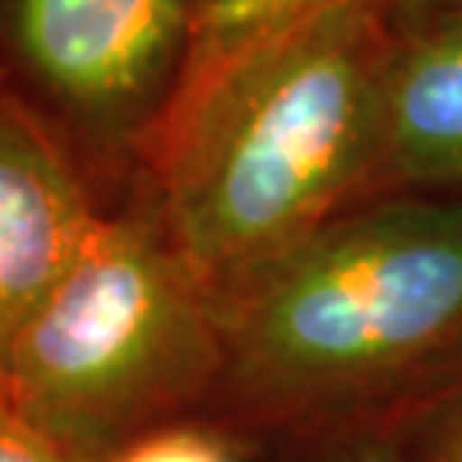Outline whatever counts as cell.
I'll list each match as a JSON object with an SVG mask.
<instances>
[{
    "label": "cell",
    "instance_id": "obj_1",
    "mask_svg": "<svg viewBox=\"0 0 462 462\" xmlns=\"http://www.w3.org/2000/svg\"><path fill=\"white\" fill-rule=\"evenodd\" d=\"M209 411L254 456L401 429L462 356V199L360 202L216 298Z\"/></svg>",
    "mask_w": 462,
    "mask_h": 462
},
{
    "label": "cell",
    "instance_id": "obj_2",
    "mask_svg": "<svg viewBox=\"0 0 462 462\" xmlns=\"http://www.w3.org/2000/svg\"><path fill=\"white\" fill-rule=\"evenodd\" d=\"M394 38L383 0H346L250 51L165 131L148 196L213 298L380 199Z\"/></svg>",
    "mask_w": 462,
    "mask_h": 462
},
{
    "label": "cell",
    "instance_id": "obj_3",
    "mask_svg": "<svg viewBox=\"0 0 462 462\" xmlns=\"http://www.w3.org/2000/svg\"><path fill=\"white\" fill-rule=\"evenodd\" d=\"M223 374L213 291L151 196L103 216L89 247L4 349L7 414L69 462L206 414Z\"/></svg>",
    "mask_w": 462,
    "mask_h": 462
},
{
    "label": "cell",
    "instance_id": "obj_4",
    "mask_svg": "<svg viewBox=\"0 0 462 462\" xmlns=\"http://www.w3.org/2000/svg\"><path fill=\"white\" fill-rule=\"evenodd\" d=\"M189 62V0H0V99L69 158L103 213L148 192Z\"/></svg>",
    "mask_w": 462,
    "mask_h": 462
},
{
    "label": "cell",
    "instance_id": "obj_5",
    "mask_svg": "<svg viewBox=\"0 0 462 462\" xmlns=\"http://www.w3.org/2000/svg\"><path fill=\"white\" fill-rule=\"evenodd\" d=\"M103 216L66 154L0 99V356L89 247Z\"/></svg>",
    "mask_w": 462,
    "mask_h": 462
},
{
    "label": "cell",
    "instance_id": "obj_6",
    "mask_svg": "<svg viewBox=\"0 0 462 462\" xmlns=\"http://www.w3.org/2000/svg\"><path fill=\"white\" fill-rule=\"evenodd\" d=\"M394 34L380 196L462 199V28Z\"/></svg>",
    "mask_w": 462,
    "mask_h": 462
},
{
    "label": "cell",
    "instance_id": "obj_7",
    "mask_svg": "<svg viewBox=\"0 0 462 462\" xmlns=\"http://www.w3.org/2000/svg\"><path fill=\"white\" fill-rule=\"evenodd\" d=\"M339 4L346 0H189V62L168 127L250 51Z\"/></svg>",
    "mask_w": 462,
    "mask_h": 462
},
{
    "label": "cell",
    "instance_id": "obj_8",
    "mask_svg": "<svg viewBox=\"0 0 462 462\" xmlns=\"http://www.w3.org/2000/svg\"><path fill=\"white\" fill-rule=\"evenodd\" d=\"M103 462H257V456L213 414H189L124 442Z\"/></svg>",
    "mask_w": 462,
    "mask_h": 462
},
{
    "label": "cell",
    "instance_id": "obj_9",
    "mask_svg": "<svg viewBox=\"0 0 462 462\" xmlns=\"http://www.w3.org/2000/svg\"><path fill=\"white\" fill-rule=\"evenodd\" d=\"M401 462H462V356L397 429Z\"/></svg>",
    "mask_w": 462,
    "mask_h": 462
},
{
    "label": "cell",
    "instance_id": "obj_10",
    "mask_svg": "<svg viewBox=\"0 0 462 462\" xmlns=\"http://www.w3.org/2000/svg\"><path fill=\"white\" fill-rule=\"evenodd\" d=\"M257 462H401V448L397 429H364L271 446Z\"/></svg>",
    "mask_w": 462,
    "mask_h": 462
},
{
    "label": "cell",
    "instance_id": "obj_11",
    "mask_svg": "<svg viewBox=\"0 0 462 462\" xmlns=\"http://www.w3.org/2000/svg\"><path fill=\"white\" fill-rule=\"evenodd\" d=\"M394 32H435L462 28V0H383Z\"/></svg>",
    "mask_w": 462,
    "mask_h": 462
},
{
    "label": "cell",
    "instance_id": "obj_12",
    "mask_svg": "<svg viewBox=\"0 0 462 462\" xmlns=\"http://www.w3.org/2000/svg\"><path fill=\"white\" fill-rule=\"evenodd\" d=\"M0 462H69L49 448L38 435L17 425L7 411H0Z\"/></svg>",
    "mask_w": 462,
    "mask_h": 462
},
{
    "label": "cell",
    "instance_id": "obj_13",
    "mask_svg": "<svg viewBox=\"0 0 462 462\" xmlns=\"http://www.w3.org/2000/svg\"><path fill=\"white\" fill-rule=\"evenodd\" d=\"M0 411H7V394H4V356H0Z\"/></svg>",
    "mask_w": 462,
    "mask_h": 462
}]
</instances>
